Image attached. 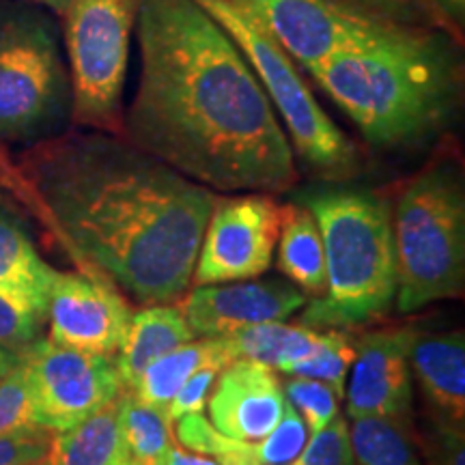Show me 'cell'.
Here are the masks:
<instances>
[{"instance_id":"6da1fadb","label":"cell","mask_w":465,"mask_h":465,"mask_svg":"<svg viewBox=\"0 0 465 465\" xmlns=\"http://www.w3.org/2000/svg\"><path fill=\"white\" fill-rule=\"evenodd\" d=\"M141 74L121 136L223 194L298 183L287 132L242 50L196 0H141Z\"/></svg>"},{"instance_id":"7a4b0ae2","label":"cell","mask_w":465,"mask_h":465,"mask_svg":"<svg viewBox=\"0 0 465 465\" xmlns=\"http://www.w3.org/2000/svg\"><path fill=\"white\" fill-rule=\"evenodd\" d=\"M15 177L80 272L144 306L183 298L218 192L95 130L37 143Z\"/></svg>"},{"instance_id":"3957f363","label":"cell","mask_w":465,"mask_h":465,"mask_svg":"<svg viewBox=\"0 0 465 465\" xmlns=\"http://www.w3.org/2000/svg\"><path fill=\"white\" fill-rule=\"evenodd\" d=\"M377 149H420L461 106V35L364 25L306 72Z\"/></svg>"},{"instance_id":"277c9868","label":"cell","mask_w":465,"mask_h":465,"mask_svg":"<svg viewBox=\"0 0 465 465\" xmlns=\"http://www.w3.org/2000/svg\"><path fill=\"white\" fill-rule=\"evenodd\" d=\"M323 242L325 289L308 304L302 325L349 330L383 317L397 300L392 205L366 188H312L300 196Z\"/></svg>"},{"instance_id":"5b68a950","label":"cell","mask_w":465,"mask_h":465,"mask_svg":"<svg viewBox=\"0 0 465 465\" xmlns=\"http://www.w3.org/2000/svg\"><path fill=\"white\" fill-rule=\"evenodd\" d=\"M397 308L403 315L465 287V185L455 162H433L399 192L392 207Z\"/></svg>"},{"instance_id":"8992f818","label":"cell","mask_w":465,"mask_h":465,"mask_svg":"<svg viewBox=\"0 0 465 465\" xmlns=\"http://www.w3.org/2000/svg\"><path fill=\"white\" fill-rule=\"evenodd\" d=\"M242 50L259 78L278 119L287 132L293 153L325 182H349L362 168L356 143L330 119L300 65L282 44L246 11L229 0H196Z\"/></svg>"},{"instance_id":"52a82bcc","label":"cell","mask_w":465,"mask_h":465,"mask_svg":"<svg viewBox=\"0 0 465 465\" xmlns=\"http://www.w3.org/2000/svg\"><path fill=\"white\" fill-rule=\"evenodd\" d=\"M72 108L56 26L42 11L0 3V141L48 136Z\"/></svg>"},{"instance_id":"ba28073f","label":"cell","mask_w":465,"mask_h":465,"mask_svg":"<svg viewBox=\"0 0 465 465\" xmlns=\"http://www.w3.org/2000/svg\"><path fill=\"white\" fill-rule=\"evenodd\" d=\"M141 0H69L65 50L72 116L78 125L121 136L130 45Z\"/></svg>"},{"instance_id":"9c48e42d","label":"cell","mask_w":465,"mask_h":465,"mask_svg":"<svg viewBox=\"0 0 465 465\" xmlns=\"http://www.w3.org/2000/svg\"><path fill=\"white\" fill-rule=\"evenodd\" d=\"M35 414L48 433L83 422L124 391L116 358L39 339L20 353Z\"/></svg>"},{"instance_id":"30bf717a","label":"cell","mask_w":465,"mask_h":465,"mask_svg":"<svg viewBox=\"0 0 465 465\" xmlns=\"http://www.w3.org/2000/svg\"><path fill=\"white\" fill-rule=\"evenodd\" d=\"M281 209L274 196L261 192L218 196L203 231L192 281L237 282L270 270L281 232Z\"/></svg>"},{"instance_id":"8fae6325","label":"cell","mask_w":465,"mask_h":465,"mask_svg":"<svg viewBox=\"0 0 465 465\" xmlns=\"http://www.w3.org/2000/svg\"><path fill=\"white\" fill-rule=\"evenodd\" d=\"M130 317L132 308L124 293L106 278L56 272L45 312L52 342L114 356L125 339Z\"/></svg>"},{"instance_id":"7c38bea8","label":"cell","mask_w":465,"mask_h":465,"mask_svg":"<svg viewBox=\"0 0 465 465\" xmlns=\"http://www.w3.org/2000/svg\"><path fill=\"white\" fill-rule=\"evenodd\" d=\"M416 330L392 328L364 334L356 342L351 373L345 381L347 418H392L411 422L414 377L410 345Z\"/></svg>"},{"instance_id":"4fadbf2b","label":"cell","mask_w":465,"mask_h":465,"mask_svg":"<svg viewBox=\"0 0 465 465\" xmlns=\"http://www.w3.org/2000/svg\"><path fill=\"white\" fill-rule=\"evenodd\" d=\"M306 293L284 281L199 284L179 304L196 339H224L248 325L284 322L306 306Z\"/></svg>"},{"instance_id":"5bb4252c","label":"cell","mask_w":465,"mask_h":465,"mask_svg":"<svg viewBox=\"0 0 465 465\" xmlns=\"http://www.w3.org/2000/svg\"><path fill=\"white\" fill-rule=\"evenodd\" d=\"M284 403L274 371L250 360H232L218 373L207 399L209 422L229 438L259 441L281 422Z\"/></svg>"},{"instance_id":"9a60e30c","label":"cell","mask_w":465,"mask_h":465,"mask_svg":"<svg viewBox=\"0 0 465 465\" xmlns=\"http://www.w3.org/2000/svg\"><path fill=\"white\" fill-rule=\"evenodd\" d=\"M259 20L291 58L311 72L369 22L342 17L322 0H229Z\"/></svg>"},{"instance_id":"2e32d148","label":"cell","mask_w":465,"mask_h":465,"mask_svg":"<svg viewBox=\"0 0 465 465\" xmlns=\"http://www.w3.org/2000/svg\"><path fill=\"white\" fill-rule=\"evenodd\" d=\"M410 366L433 422L465 427V336L418 334L410 345Z\"/></svg>"},{"instance_id":"e0dca14e","label":"cell","mask_w":465,"mask_h":465,"mask_svg":"<svg viewBox=\"0 0 465 465\" xmlns=\"http://www.w3.org/2000/svg\"><path fill=\"white\" fill-rule=\"evenodd\" d=\"M182 308L174 304H147L132 312L125 339L114 353L124 388L132 391L155 360L194 341Z\"/></svg>"},{"instance_id":"ac0fdd59","label":"cell","mask_w":465,"mask_h":465,"mask_svg":"<svg viewBox=\"0 0 465 465\" xmlns=\"http://www.w3.org/2000/svg\"><path fill=\"white\" fill-rule=\"evenodd\" d=\"M56 270L39 257L26 231L0 212V295L45 322Z\"/></svg>"},{"instance_id":"d6986e66","label":"cell","mask_w":465,"mask_h":465,"mask_svg":"<svg viewBox=\"0 0 465 465\" xmlns=\"http://www.w3.org/2000/svg\"><path fill=\"white\" fill-rule=\"evenodd\" d=\"M322 330L284 322L248 325L224 336L231 360H250L287 375L295 364L311 358L322 345Z\"/></svg>"},{"instance_id":"ffe728a7","label":"cell","mask_w":465,"mask_h":465,"mask_svg":"<svg viewBox=\"0 0 465 465\" xmlns=\"http://www.w3.org/2000/svg\"><path fill=\"white\" fill-rule=\"evenodd\" d=\"M278 267L295 287L319 298L325 289L323 242L317 220L302 203L281 209Z\"/></svg>"},{"instance_id":"44dd1931","label":"cell","mask_w":465,"mask_h":465,"mask_svg":"<svg viewBox=\"0 0 465 465\" xmlns=\"http://www.w3.org/2000/svg\"><path fill=\"white\" fill-rule=\"evenodd\" d=\"M33 465H125L116 429V399L65 431L52 433Z\"/></svg>"},{"instance_id":"7402d4cb","label":"cell","mask_w":465,"mask_h":465,"mask_svg":"<svg viewBox=\"0 0 465 465\" xmlns=\"http://www.w3.org/2000/svg\"><path fill=\"white\" fill-rule=\"evenodd\" d=\"M229 362L232 360L224 339H194L147 366L132 392L144 403L166 411L173 397L190 380V375H194L203 366L213 364L224 369Z\"/></svg>"},{"instance_id":"603a6c76","label":"cell","mask_w":465,"mask_h":465,"mask_svg":"<svg viewBox=\"0 0 465 465\" xmlns=\"http://www.w3.org/2000/svg\"><path fill=\"white\" fill-rule=\"evenodd\" d=\"M116 429L125 465H160L174 444L166 411L144 403L127 388L116 397Z\"/></svg>"},{"instance_id":"cb8c5ba5","label":"cell","mask_w":465,"mask_h":465,"mask_svg":"<svg viewBox=\"0 0 465 465\" xmlns=\"http://www.w3.org/2000/svg\"><path fill=\"white\" fill-rule=\"evenodd\" d=\"M349 440L356 465H422L410 424L392 418H351Z\"/></svg>"},{"instance_id":"d4e9b609","label":"cell","mask_w":465,"mask_h":465,"mask_svg":"<svg viewBox=\"0 0 465 465\" xmlns=\"http://www.w3.org/2000/svg\"><path fill=\"white\" fill-rule=\"evenodd\" d=\"M322 3L342 17L369 22V25L440 26L457 33L440 14L433 0H322Z\"/></svg>"},{"instance_id":"484cf974","label":"cell","mask_w":465,"mask_h":465,"mask_svg":"<svg viewBox=\"0 0 465 465\" xmlns=\"http://www.w3.org/2000/svg\"><path fill=\"white\" fill-rule=\"evenodd\" d=\"M174 440L192 452L216 459L220 465H261L259 441H242L220 433L203 411L174 420Z\"/></svg>"},{"instance_id":"4316f807","label":"cell","mask_w":465,"mask_h":465,"mask_svg":"<svg viewBox=\"0 0 465 465\" xmlns=\"http://www.w3.org/2000/svg\"><path fill=\"white\" fill-rule=\"evenodd\" d=\"M322 332L323 339L317 351L295 364L287 375L325 381L345 397V381L356 356V345L342 330H322Z\"/></svg>"},{"instance_id":"83f0119b","label":"cell","mask_w":465,"mask_h":465,"mask_svg":"<svg viewBox=\"0 0 465 465\" xmlns=\"http://www.w3.org/2000/svg\"><path fill=\"white\" fill-rule=\"evenodd\" d=\"M48 433L35 414L31 391L25 362H17L14 369L0 377V438H15V435Z\"/></svg>"},{"instance_id":"f1b7e54d","label":"cell","mask_w":465,"mask_h":465,"mask_svg":"<svg viewBox=\"0 0 465 465\" xmlns=\"http://www.w3.org/2000/svg\"><path fill=\"white\" fill-rule=\"evenodd\" d=\"M282 392L287 403L302 416L311 435L322 431L323 427H328L339 416L342 394L330 383L289 375V381H284Z\"/></svg>"},{"instance_id":"f546056e","label":"cell","mask_w":465,"mask_h":465,"mask_svg":"<svg viewBox=\"0 0 465 465\" xmlns=\"http://www.w3.org/2000/svg\"><path fill=\"white\" fill-rule=\"evenodd\" d=\"M308 438H311V433H308L302 416L289 403H284L281 422L270 435L259 440L261 465H289L295 461L300 452L304 450Z\"/></svg>"},{"instance_id":"4dcf8cb0","label":"cell","mask_w":465,"mask_h":465,"mask_svg":"<svg viewBox=\"0 0 465 465\" xmlns=\"http://www.w3.org/2000/svg\"><path fill=\"white\" fill-rule=\"evenodd\" d=\"M289 465H356L349 440V422L336 416L328 427L308 438L304 450Z\"/></svg>"},{"instance_id":"1f68e13d","label":"cell","mask_w":465,"mask_h":465,"mask_svg":"<svg viewBox=\"0 0 465 465\" xmlns=\"http://www.w3.org/2000/svg\"><path fill=\"white\" fill-rule=\"evenodd\" d=\"M44 319L0 295V347L14 353L26 351L33 342L42 339Z\"/></svg>"},{"instance_id":"d6a6232c","label":"cell","mask_w":465,"mask_h":465,"mask_svg":"<svg viewBox=\"0 0 465 465\" xmlns=\"http://www.w3.org/2000/svg\"><path fill=\"white\" fill-rule=\"evenodd\" d=\"M427 465H465V427L433 422L420 438Z\"/></svg>"},{"instance_id":"836d02e7","label":"cell","mask_w":465,"mask_h":465,"mask_svg":"<svg viewBox=\"0 0 465 465\" xmlns=\"http://www.w3.org/2000/svg\"><path fill=\"white\" fill-rule=\"evenodd\" d=\"M220 366H203V369L196 371L194 375H190V380L179 388L177 394H174L171 405L166 407L168 420L174 422L185 414H194V411H203L207 407V399L212 394L213 383H216V377L220 373Z\"/></svg>"},{"instance_id":"e575fe53","label":"cell","mask_w":465,"mask_h":465,"mask_svg":"<svg viewBox=\"0 0 465 465\" xmlns=\"http://www.w3.org/2000/svg\"><path fill=\"white\" fill-rule=\"evenodd\" d=\"M52 433L0 438V465H33L48 449Z\"/></svg>"},{"instance_id":"d590c367","label":"cell","mask_w":465,"mask_h":465,"mask_svg":"<svg viewBox=\"0 0 465 465\" xmlns=\"http://www.w3.org/2000/svg\"><path fill=\"white\" fill-rule=\"evenodd\" d=\"M160 465H220L216 459L201 455V452H192L183 446L173 444L171 449L166 450L164 459H162Z\"/></svg>"},{"instance_id":"8d00e7d4","label":"cell","mask_w":465,"mask_h":465,"mask_svg":"<svg viewBox=\"0 0 465 465\" xmlns=\"http://www.w3.org/2000/svg\"><path fill=\"white\" fill-rule=\"evenodd\" d=\"M433 5L440 9V14L446 17V22H449L457 33L463 31L465 0H433Z\"/></svg>"},{"instance_id":"74e56055","label":"cell","mask_w":465,"mask_h":465,"mask_svg":"<svg viewBox=\"0 0 465 465\" xmlns=\"http://www.w3.org/2000/svg\"><path fill=\"white\" fill-rule=\"evenodd\" d=\"M17 362H20V353H14L9 351V349L0 347V377L7 373L9 369H14Z\"/></svg>"},{"instance_id":"f35d334b","label":"cell","mask_w":465,"mask_h":465,"mask_svg":"<svg viewBox=\"0 0 465 465\" xmlns=\"http://www.w3.org/2000/svg\"><path fill=\"white\" fill-rule=\"evenodd\" d=\"M33 3L44 5V7H48L50 11H54V14L63 15V11H65V7H67L69 0H33Z\"/></svg>"}]
</instances>
